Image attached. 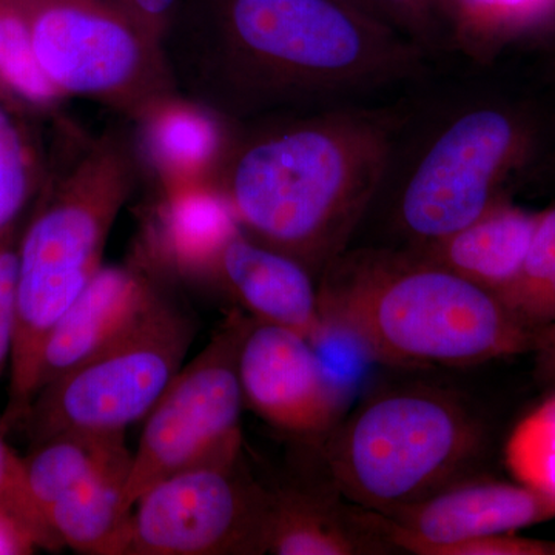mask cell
<instances>
[{"label": "cell", "instance_id": "cell-8", "mask_svg": "<svg viewBox=\"0 0 555 555\" xmlns=\"http://www.w3.org/2000/svg\"><path fill=\"white\" fill-rule=\"evenodd\" d=\"M43 72L68 98L133 120L177 91L163 43L113 0H24Z\"/></svg>", "mask_w": 555, "mask_h": 555}, {"label": "cell", "instance_id": "cell-20", "mask_svg": "<svg viewBox=\"0 0 555 555\" xmlns=\"http://www.w3.org/2000/svg\"><path fill=\"white\" fill-rule=\"evenodd\" d=\"M129 474L118 470L80 481L47 509L62 545L79 554L127 555L133 513L126 506Z\"/></svg>", "mask_w": 555, "mask_h": 555}, {"label": "cell", "instance_id": "cell-19", "mask_svg": "<svg viewBox=\"0 0 555 555\" xmlns=\"http://www.w3.org/2000/svg\"><path fill=\"white\" fill-rule=\"evenodd\" d=\"M131 459L126 430H65L31 447L22 456V466L28 492L46 517L47 509L73 486L130 470Z\"/></svg>", "mask_w": 555, "mask_h": 555}, {"label": "cell", "instance_id": "cell-23", "mask_svg": "<svg viewBox=\"0 0 555 555\" xmlns=\"http://www.w3.org/2000/svg\"><path fill=\"white\" fill-rule=\"evenodd\" d=\"M0 90L39 120L60 119L68 101L40 65L24 0H0Z\"/></svg>", "mask_w": 555, "mask_h": 555}, {"label": "cell", "instance_id": "cell-32", "mask_svg": "<svg viewBox=\"0 0 555 555\" xmlns=\"http://www.w3.org/2000/svg\"><path fill=\"white\" fill-rule=\"evenodd\" d=\"M343 2L349 3V5L356 7L357 10L363 11L367 16L375 17V20L387 24L385 16H383L375 0H343Z\"/></svg>", "mask_w": 555, "mask_h": 555}, {"label": "cell", "instance_id": "cell-30", "mask_svg": "<svg viewBox=\"0 0 555 555\" xmlns=\"http://www.w3.org/2000/svg\"><path fill=\"white\" fill-rule=\"evenodd\" d=\"M40 550L38 539L24 524L0 511V554L22 555Z\"/></svg>", "mask_w": 555, "mask_h": 555}, {"label": "cell", "instance_id": "cell-18", "mask_svg": "<svg viewBox=\"0 0 555 555\" xmlns=\"http://www.w3.org/2000/svg\"><path fill=\"white\" fill-rule=\"evenodd\" d=\"M268 545L278 555L389 554V543L364 528L352 507L287 488L270 491Z\"/></svg>", "mask_w": 555, "mask_h": 555}, {"label": "cell", "instance_id": "cell-7", "mask_svg": "<svg viewBox=\"0 0 555 555\" xmlns=\"http://www.w3.org/2000/svg\"><path fill=\"white\" fill-rule=\"evenodd\" d=\"M196 318L169 295L133 331L33 398L17 433L36 447L65 430H126L184 366Z\"/></svg>", "mask_w": 555, "mask_h": 555}, {"label": "cell", "instance_id": "cell-28", "mask_svg": "<svg viewBox=\"0 0 555 555\" xmlns=\"http://www.w3.org/2000/svg\"><path fill=\"white\" fill-rule=\"evenodd\" d=\"M21 230L0 240V378L10 371L16 338L17 247Z\"/></svg>", "mask_w": 555, "mask_h": 555}, {"label": "cell", "instance_id": "cell-33", "mask_svg": "<svg viewBox=\"0 0 555 555\" xmlns=\"http://www.w3.org/2000/svg\"><path fill=\"white\" fill-rule=\"evenodd\" d=\"M554 35H555V33H554Z\"/></svg>", "mask_w": 555, "mask_h": 555}, {"label": "cell", "instance_id": "cell-6", "mask_svg": "<svg viewBox=\"0 0 555 555\" xmlns=\"http://www.w3.org/2000/svg\"><path fill=\"white\" fill-rule=\"evenodd\" d=\"M396 175L393 217L408 248L429 246L506 199L503 189L531 163L535 130L517 109L465 102L434 120Z\"/></svg>", "mask_w": 555, "mask_h": 555}, {"label": "cell", "instance_id": "cell-2", "mask_svg": "<svg viewBox=\"0 0 555 555\" xmlns=\"http://www.w3.org/2000/svg\"><path fill=\"white\" fill-rule=\"evenodd\" d=\"M398 130L396 115L337 105L236 124L217 185L247 236L317 278L377 199Z\"/></svg>", "mask_w": 555, "mask_h": 555}, {"label": "cell", "instance_id": "cell-11", "mask_svg": "<svg viewBox=\"0 0 555 555\" xmlns=\"http://www.w3.org/2000/svg\"><path fill=\"white\" fill-rule=\"evenodd\" d=\"M238 375L244 404L283 433L324 437L341 420L343 387L317 347L291 328L248 318Z\"/></svg>", "mask_w": 555, "mask_h": 555}, {"label": "cell", "instance_id": "cell-27", "mask_svg": "<svg viewBox=\"0 0 555 555\" xmlns=\"http://www.w3.org/2000/svg\"><path fill=\"white\" fill-rule=\"evenodd\" d=\"M390 27L422 47H433L441 31L440 0H375Z\"/></svg>", "mask_w": 555, "mask_h": 555}, {"label": "cell", "instance_id": "cell-16", "mask_svg": "<svg viewBox=\"0 0 555 555\" xmlns=\"http://www.w3.org/2000/svg\"><path fill=\"white\" fill-rule=\"evenodd\" d=\"M240 229L217 184L155 193L137 254L169 280L207 283L219 251Z\"/></svg>", "mask_w": 555, "mask_h": 555}, {"label": "cell", "instance_id": "cell-12", "mask_svg": "<svg viewBox=\"0 0 555 555\" xmlns=\"http://www.w3.org/2000/svg\"><path fill=\"white\" fill-rule=\"evenodd\" d=\"M353 516L393 550L451 545L481 537L509 534L555 518V496L520 483L466 480L423 502L389 513L353 506Z\"/></svg>", "mask_w": 555, "mask_h": 555}, {"label": "cell", "instance_id": "cell-15", "mask_svg": "<svg viewBox=\"0 0 555 555\" xmlns=\"http://www.w3.org/2000/svg\"><path fill=\"white\" fill-rule=\"evenodd\" d=\"M207 284L255 320L291 328L317 349L331 337L321 317L315 276L297 259L262 246L243 229L222 246Z\"/></svg>", "mask_w": 555, "mask_h": 555}, {"label": "cell", "instance_id": "cell-14", "mask_svg": "<svg viewBox=\"0 0 555 555\" xmlns=\"http://www.w3.org/2000/svg\"><path fill=\"white\" fill-rule=\"evenodd\" d=\"M141 173L155 193L217 184L236 122L206 102L171 91L130 120Z\"/></svg>", "mask_w": 555, "mask_h": 555}, {"label": "cell", "instance_id": "cell-17", "mask_svg": "<svg viewBox=\"0 0 555 555\" xmlns=\"http://www.w3.org/2000/svg\"><path fill=\"white\" fill-rule=\"evenodd\" d=\"M539 218L503 199L448 238L406 250L496 295L520 272Z\"/></svg>", "mask_w": 555, "mask_h": 555}, {"label": "cell", "instance_id": "cell-21", "mask_svg": "<svg viewBox=\"0 0 555 555\" xmlns=\"http://www.w3.org/2000/svg\"><path fill=\"white\" fill-rule=\"evenodd\" d=\"M440 10L444 30L480 61L555 33V0H440Z\"/></svg>", "mask_w": 555, "mask_h": 555}, {"label": "cell", "instance_id": "cell-1", "mask_svg": "<svg viewBox=\"0 0 555 555\" xmlns=\"http://www.w3.org/2000/svg\"><path fill=\"white\" fill-rule=\"evenodd\" d=\"M164 50L178 89L236 124L335 107L422 65L416 43L343 0H181Z\"/></svg>", "mask_w": 555, "mask_h": 555}, {"label": "cell", "instance_id": "cell-10", "mask_svg": "<svg viewBox=\"0 0 555 555\" xmlns=\"http://www.w3.org/2000/svg\"><path fill=\"white\" fill-rule=\"evenodd\" d=\"M270 503L243 460L185 470L139 496L127 555L268 553Z\"/></svg>", "mask_w": 555, "mask_h": 555}, {"label": "cell", "instance_id": "cell-13", "mask_svg": "<svg viewBox=\"0 0 555 555\" xmlns=\"http://www.w3.org/2000/svg\"><path fill=\"white\" fill-rule=\"evenodd\" d=\"M169 281L138 254L102 264L47 338L36 393L133 331L171 295Z\"/></svg>", "mask_w": 555, "mask_h": 555}, {"label": "cell", "instance_id": "cell-3", "mask_svg": "<svg viewBox=\"0 0 555 555\" xmlns=\"http://www.w3.org/2000/svg\"><path fill=\"white\" fill-rule=\"evenodd\" d=\"M318 302L328 334L392 366H478L535 345L494 292L411 250L343 251L320 275Z\"/></svg>", "mask_w": 555, "mask_h": 555}, {"label": "cell", "instance_id": "cell-5", "mask_svg": "<svg viewBox=\"0 0 555 555\" xmlns=\"http://www.w3.org/2000/svg\"><path fill=\"white\" fill-rule=\"evenodd\" d=\"M324 437L335 491L389 513L466 480L488 447V426L459 393L408 385L369 397Z\"/></svg>", "mask_w": 555, "mask_h": 555}, {"label": "cell", "instance_id": "cell-4", "mask_svg": "<svg viewBox=\"0 0 555 555\" xmlns=\"http://www.w3.org/2000/svg\"><path fill=\"white\" fill-rule=\"evenodd\" d=\"M141 177L131 131L119 127L86 139L64 166L50 163L17 247L16 338L2 436L20 429L38 389L47 338L104 264L109 233Z\"/></svg>", "mask_w": 555, "mask_h": 555}, {"label": "cell", "instance_id": "cell-25", "mask_svg": "<svg viewBox=\"0 0 555 555\" xmlns=\"http://www.w3.org/2000/svg\"><path fill=\"white\" fill-rule=\"evenodd\" d=\"M505 463L517 483L555 496V390L514 427Z\"/></svg>", "mask_w": 555, "mask_h": 555}, {"label": "cell", "instance_id": "cell-31", "mask_svg": "<svg viewBox=\"0 0 555 555\" xmlns=\"http://www.w3.org/2000/svg\"><path fill=\"white\" fill-rule=\"evenodd\" d=\"M535 358V379L551 392L555 390V320L535 335L532 352Z\"/></svg>", "mask_w": 555, "mask_h": 555}, {"label": "cell", "instance_id": "cell-24", "mask_svg": "<svg viewBox=\"0 0 555 555\" xmlns=\"http://www.w3.org/2000/svg\"><path fill=\"white\" fill-rule=\"evenodd\" d=\"M496 297L532 334L555 320V206L540 211L520 272Z\"/></svg>", "mask_w": 555, "mask_h": 555}, {"label": "cell", "instance_id": "cell-26", "mask_svg": "<svg viewBox=\"0 0 555 555\" xmlns=\"http://www.w3.org/2000/svg\"><path fill=\"white\" fill-rule=\"evenodd\" d=\"M5 438L0 434V511L27 526L38 539L40 550H60L64 545L28 492L22 456L10 448Z\"/></svg>", "mask_w": 555, "mask_h": 555}, {"label": "cell", "instance_id": "cell-22", "mask_svg": "<svg viewBox=\"0 0 555 555\" xmlns=\"http://www.w3.org/2000/svg\"><path fill=\"white\" fill-rule=\"evenodd\" d=\"M38 120L0 90V240L24 228L49 171Z\"/></svg>", "mask_w": 555, "mask_h": 555}, {"label": "cell", "instance_id": "cell-9", "mask_svg": "<svg viewBox=\"0 0 555 555\" xmlns=\"http://www.w3.org/2000/svg\"><path fill=\"white\" fill-rule=\"evenodd\" d=\"M235 308L210 343L181 367L145 416L126 485V506L166 478L243 460L244 397L238 375L248 318Z\"/></svg>", "mask_w": 555, "mask_h": 555}, {"label": "cell", "instance_id": "cell-29", "mask_svg": "<svg viewBox=\"0 0 555 555\" xmlns=\"http://www.w3.org/2000/svg\"><path fill=\"white\" fill-rule=\"evenodd\" d=\"M124 13L129 14L139 27L163 43L167 38L181 0H113Z\"/></svg>", "mask_w": 555, "mask_h": 555}]
</instances>
